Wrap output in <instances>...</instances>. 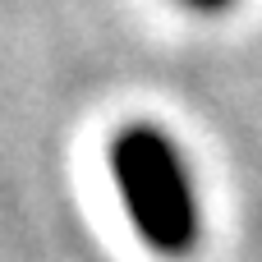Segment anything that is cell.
<instances>
[{
    "label": "cell",
    "mask_w": 262,
    "mask_h": 262,
    "mask_svg": "<svg viewBox=\"0 0 262 262\" xmlns=\"http://www.w3.org/2000/svg\"><path fill=\"white\" fill-rule=\"evenodd\" d=\"M111 175L143 244L161 258H189L198 244V198L189 170L157 124H129L111 143Z\"/></svg>",
    "instance_id": "obj_1"
},
{
    "label": "cell",
    "mask_w": 262,
    "mask_h": 262,
    "mask_svg": "<svg viewBox=\"0 0 262 262\" xmlns=\"http://www.w3.org/2000/svg\"><path fill=\"white\" fill-rule=\"evenodd\" d=\"M184 5H193V9H203V14H216V9H226V5H235V0H184Z\"/></svg>",
    "instance_id": "obj_2"
}]
</instances>
